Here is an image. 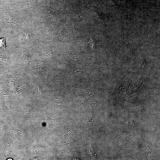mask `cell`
Here are the masks:
<instances>
[{"label": "cell", "instance_id": "1", "mask_svg": "<svg viewBox=\"0 0 160 160\" xmlns=\"http://www.w3.org/2000/svg\"><path fill=\"white\" fill-rule=\"evenodd\" d=\"M131 120V118L119 128L121 129H127L130 128L132 125V123Z\"/></svg>", "mask_w": 160, "mask_h": 160}, {"label": "cell", "instance_id": "2", "mask_svg": "<svg viewBox=\"0 0 160 160\" xmlns=\"http://www.w3.org/2000/svg\"><path fill=\"white\" fill-rule=\"evenodd\" d=\"M5 47V39L4 38H0V48H4Z\"/></svg>", "mask_w": 160, "mask_h": 160}]
</instances>
